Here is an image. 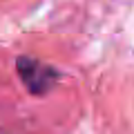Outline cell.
Returning <instances> with one entry per match:
<instances>
[{
  "label": "cell",
  "instance_id": "1",
  "mask_svg": "<svg viewBox=\"0 0 134 134\" xmlns=\"http://www.w3.org/2000/svg\"><path fill=\"white\" fill-rule=\"evenodd\" d=\"M16 67H18V74L23 78V83L34 94H45V92H49L58 83V72L54 67L40 63V60L20 56L18 63H16Z\"/></svg>",
  "mask_w": 134,
  "mask_h": 134
}]
</instances>
